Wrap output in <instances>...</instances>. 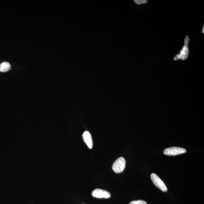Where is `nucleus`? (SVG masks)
Segmentation results:
<instances>
[{
  "label": "nucleus",
  "instance_id": "f257e3e1",
  "mask_svg": "<svg viewBox=\"0 0 204 204\" xmlns=\"http://www.w3.org/2000/svg\"><path fill=\"white\" fill-rule=\"evenodd\" d=\"M126 164L125 158L120 157L118 158L113 164L112 169L116 173H121L125 169Z\"/></svg>",
  "mask_w": 204,
  "mask_h": 204
},
{
  "label": "nucleus",
  "instance_id": "f03ea898",
  "mask_svg": "<svg viewBox=\"0 0 204 204\" xmlns=\"http://www.w3.org/2000/svg\"><path fill=\"white\" fill-rule=\"evenodd\" d=\"M151 179L155 186L160 189L163 192H166L167 191V187L161 179L157 174L153 173L150 175Z\"/></svg>",
  "mask_w": 204,
  "mask_h": 204
},
{
  "label": "nucleus",
  "instance_id": "7ed1b4c3",
  "mask_svg": "<svg viewBox=\"0 0 204 204\" xmlns=\"http://www.w3.org/2000/svg\"><path fill=\"white\" fill-rule=\"evenodd\" d=\"M185 149L179 147H171L165 149L163 151L164 154L168 156H175L186 153Z\"/></svg>",
  "mask_w": 204,
  "mask_h": 204
},
{
  "label": "nucleus",
  "instance_id": "20e7f679",
  "mask_svg": "<svg viewBox=\"0 0 204 204\" xmlns=\"http://www.w3.org/2000/svg\"><path fill=\"white\" fill-rule=\"evenodd\" d=\"M92 194L93 197L98 199H108L111 196L110 193L108 191L100 189L94 190Z\"/></svg>",
  "mask_w": 204,
  "mask_h": 204
},
{
  "label": "nucleus",
  "instance_id": "39448f33",
  "mask_svg": "<svg viewBox=\"0 0 204 204\" xmlns=\"http://www.w3.org/2000/svg\"><path fill=\"white\" fill-rule=\"evenodd\" d=\"M189 50L188 46L184 45L179 54L177 55L174 57V60H177L180 59L182 60H185L187 58L189 55Z\"/></svg>",
  "mask_w": 204,
  "mask_h": 204
},
{
  "label": "nucleus",
  "instance_id": "423d86ee",
  "mask_svg": "<svg viewBox=\"0 0 204 204\" xmlns=\"http://www.w3.org/2000/svg\"><path fill=\"white\" fill-rule=\"evenodd\" d=\"M83 139L84 142L89 147V148L91 149L93 145L91 135L88 131H85L83 134Z\"/></svg>",
  "mask_w": 204,
  "mask_h": 204
},
{
  "label": "nucleus",
  "instance_id": "0eeeda50",
  "mask_svg": "<svg viewBox=\"0 0 204 204\" xmlns=\"http://www.w3.org/2000/svg\"><path fill=\"white\" fill-rule=\"evenodd\" d=\"M10 65L9 62H4L0 64V72H7L10 69Z\"/></svg>",
  "mask_w": 204,
  "mask_h": 204
},
{
  "label": "nucleus",
  "instance_id": "6e6552de",
  "mask_svg": "<svg viewBox=\"0 0 204 204\" xmlns=\"http://www.w3.org/2000/svg\"><path fill=\"white\" fill-rule=\"evenodd\" d=\"M129 204H147L146 202L144 201L139 200L137 201H133L130 202Z\"/></svg>",
  "mask_w": 204,
  "mask_h": 204
},
{
  "label": "nucleus",
  "instance_id": "1a4fd4ad",
  "mask_svg": "<svg viewBox=\"0 0 204 204\" xmlns=\"http://www.w3.org/2000/svg\"><path fill=\"white\" fill-rule=\"evenodd\" d=\"M134 1L137 5L146 4L147 2V0H134Z\"/></svg>",
  "mask_w": 204,
  "mask_h": 204
},
{
  "label": "nucleus",
  "instance_id": "9d476101",
  "mask_svg": "<svg viewBox=\"0 0 204 204\" xmlns=\"http://www.w3.org/2000/svg\"><path fill=\"white\" fill-rule=\"evenodd\" d=\"M189 36L187 35L185 37L184 41V45L188 46V43H189Z\"/></svg>",
  "mask_w": 204,
  "mask_h": 204
},
{
  "label": "nucleus",
  "instance_id": "9b49d317",
  "mask_svg": "<svg viewBox=\"0 0 204 204\" xmlns=\"http://www.w3.org/2000/svg\"><path fill=\"white\" fill-rule=\"evenodd\" d=\"M202 33H204V26H203V29H202Z\"/></svg>",
  "mask_w": 204,
  "mask_h": 204
}]
</instances>
